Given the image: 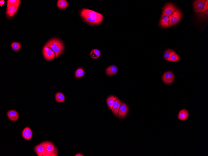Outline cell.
Here are the masks:
<instances>
[{
    "mask_svg": "<svg viewBox=\"0 0 208 156\" xmlns=\"http://www.w3.org/2000/svg\"><path fill=\"white\" fill-rule=\"evenodd\" d=\"M45 46L52 49L55 54L56 58L63 53L64 48L63 42L61 40L56 38L49 40L46 43Z\"/></svg>",
    "mask_w": 208,
    "mask_h": 156,
    "instance_id": "6da1fadb",
    "label": "cell"
},
{
    "mask_svg": "<svg viewBox=\"0 0 208 156\" xmlns=\"http://www.w3.org/2000/svg\"><path fill=\"white\" fill-rule=\"evenodd\" d=\"M44 147L47 151L45 156H58V150L55 145L52 142L46 141L39 144Z\"/></svg>",
    "mask_w": 208,
    "mask_h": 156,
    "instance_id": "7a4b0ae2",
    "label": "cell"
},
{
    "mask_svg": "<svg viewBox=\"0 0 208 156\" xmlns=\"http://www.w3.org/2000/svg\"><path fill=\"white\" fill-rule=\"evenodd\" d=\"M80 16H84L89 17L100 20L102 22L103 17L102 14L92 10L86 9H83L80 12Z\"/></svg>",
    "mask_w": 208,
    "mask_h": 156,
    "instance_id": "3957f363",
    "label": "cell"
},
{
    "mask_svg": "<svg viewBox=\"0 0 208 156\" xmlns=\"http://www.w3.org/2000/svg\"><path fill=\"white\" fill-rule=\"evenodd\" d=\"M182 13L179 9L173 13L169 17V22L168 27L172 26L179 22L182 18Z\"/></svg>",
    "mask_w": 208,
    "mask_h": 156,
    "instance_id": "277c9868",
    "label": "cell"
},
{
    "mask_svg": "<svg viewBox=\"0 0 208 156\" xmlns=\"http://www.w3.org/2000/svg\"><path fill=\"white\" fill-rule=\"evenodd\" d=\"M43 54L45 58L48 61L53 60L56 57L55 54L52 49L45 46L43 49Z\"/></svg>",
    "mask_w": 208,
    "mask_h": 156,
    "instance_id": "5b68a950",
    "label": "cell"
},
{
    "mask_svg": "<svg viewBox=\"0 0 208 156\" xmlns=\"http://www.w3.org/2000/svg\"><path fill=\"white\" fill-rule=\"evenodd\" d=\"M177 9V8L173 4H170V3L167 4L164 8L160 19H162L165 16H167L169 17Z\"/></svg>",
    "mask_w": 208,
    "mask_h": 156,
    "instance_id": "8992f818",
    "label": "cell"
},
{
    "mask_svg": "<svg viewBox=\"0 0 208 156\" xmlns=\"http://www.w3.org/2000/svg\"><path fill=\"white\" fill-rule=\"evenodd\" d=\"M162 79L164 83L166 84L167 85L172 84L174 79V74L171 71H167L163 74Z\"/></svg>",
    "mask_w": 208,
    "mask_h": 156,
    "instance_id": "52a82bcc",
    "label": "cell"
},
{
    "mask_svg": "<svg viewBox=\"0 0 208 156\" xmlns=\"http://www.w3.org/2000/svg\"><path fill=\"white\" fill-rule=\"evenodd\" d=\"M189 112L187 110L183 108L179 112L177 115L178 119L182 121H185L188 119L189 117Z\"/></svg>",
    "mask_w": 208,
    "mask_h": 156,
    "instance_id": "ba28073f",
    "label": "cell"
},
{
    "mask_svg": "<svg viewBox=\"0 0 208 156\" xmlns=\"http://www.w3.org/2000/svg\"><path fill=\"white\" fill-rule=\"evenodd\" d=\"M206 1L199 0L194 1L193 4L194 11L198 13H200L204 7Z\"/></svg>",
    "mask_w": 208,
    "mask_h": 156,
    "instance_id": "9c48e42d",
    "label": "cell"
},
{
    "mask_svg": "<svg viewBox=\"0 0 208 156\" xmlns=\"http://www.w3.org/2000/svg\"><path fill=\"white\" fill-rule=\"evenodd\" d=\"M128 111V107L127 105L123 102L121 103L117 114V116L123 117L126 116Z\"/></svg>",
    "mask_w": 208,
    "mask_h": 156,
    "instance_id": "30bf717a",
    "label": "cell"
},
{
    "mask_svg": "<svg viewBox=\"0 0 208 156\" xmlns=\"http://www.w3.org/2000/svg\"><path fill=\"white\" fill-rule=\"evenodd\" d=\"M22 136L26 140H30L32 136V131L31 129L28 127H25L22 131Z\"/></svg>",
    "mask_w": 208,
    "mask_h": 156,
    "instance_id": "8fae6325",
    "label": "cell"
},
{
    "mask_svg": "<svg viewBox=\"0 0 208 156\" xmlns=\"http://www.w3.org/2000/svg\"><path fill=\"white\" fill-rule=\"evenodd\" d=\"M34 151L38 156H45L47 151L45 148L40 144L35 146Z\"/></svg>",
    "mask_w": 208,
    "mask_h": 156,
    "instance_id": "7c38bea8",
    "label": "cell"
},
{
    "mask_svg": "<svg viewBox=\"0 0 208 156\" xmlns=\"http://www.w3.org/2000/svg\"><path fill=\"white\" fill-rule=\"evenodd\" d=\"M19 7L15 6H10L7 8V15L9 17H13L17 12Z\"/></svg>",
    "mask_w": 208,
    "mask_h": 156,
    "instance_id": "4fadbf2b",
    "label": "cell"
},
{
    "mask_svg": "<svg viewBox=\"0 0 208 156\" xmlns=\"http://www.w3.org/2000/svg\"><path fill=\"white\" fill-rule=\"evenodd\" d=\"M7 115L9 119L13 121H17L19 118V115L18 112L15 110L9 111Z\"/></svg>",
    "mask_w": 208,
    "mask_h": 156,
    "instance_id": "5bb4252c",
    "label": "cell"
},
{
    "mask_svg": "<svg viewBox=\"0 0 208 156\" xmlns=\"http://www.w3.org/2000/svg\"><path fill=\"white\" fill-rule=\"evenodd\" d=\"M83 19L87 23L91 25H97L100 24L102 21L95 19H93L89 17L86 16H81Z\"/></svg>",
    "mask_w": 208,
    "mask_h": 156,
    "instance_id": "9a60e30c",
    "label": "cell"
},
{
    "mask_svg": "<svg viewBox=\"0 0 208 156\" xmlns=\"http://www.w3.org/2000/svg\"><path fill=\"white\" fill-rule=\"evenodd\" d=\"M118 71L117 67L114 65L108 67L106 70V74L108 76H113L115 75Z\"/></svg>",
    "mask_w": 208,
    "mask_h": 156,
    "instance_id": "2e32d148",
    "label": "cell"
},
{
    "mask_svg": "<svg viewBox=\"0 0 208 156\" xmlns=\"http://www.w3.org/2000/svg\"><path fill=\"white\" fill-rule=\"evenodd\" d=\"M121 101L119 99H117L114 102L112 111L114 115H117L119 108L121 105Z\"/></svg>",
    "mask_w": 208,
    "mask_h": 156,
    "instance_id": "e0dca14e",
    "label": "cell"
},
{
    "mask_svg": "<svg viewBox=\"0 0 208 156\" xmlns=\"http://www.w3.org/2000/svg\"><path fill=\"white\" fill-rule=\"evenodd\" d=\"M169 22V17L167 16H164L160 21V26L163 28H167L168 27Z\"/></svg>",
    "mask_w": 208,
    "mask_h": 156,
    "instance_id": "ac0fdd59",
    "label": "cell"
},
{
    "mask_svg": "<svg viewBox=\"0 0 208 156\" xmlns=\"http://www.w3.org/2000/svg\"><path fill=\"white\" fill-rule=\"evenodd\" d=\"M68 3L66 0H58L57 2V6L61 9H64L68 7Z\"/></svg>",
    "mask_w": 208,
    "mask_h": 156,
    "instance_id": "d6986e66",
    "label": "cell"
},
{
    "mask_svg": "<svg viewBox=\"0 0 208 156\" xmlns=\"http://www.w3.org/2000/svg\"><path fill=\"white\" fill-rule=\"evenodd\" d=\"M117 99V98L113 96H109L107 99V103L109 108L110 109H112L114 102Z\"/></svg>",
    "mask_w": 208,
    "mask_h": 156,
    "instance_id": "ffe728a7",
    "label": "cell"
},
{
    "mask_svg": "<svg viewBox=\"0 0 208 156\" xmlns=\"http://www.w3.org/2000/svg\"><path fill=\"white\" fill-rule=\"evenodd\" d=\"M55 99L57 102L58 103L63 102L65 100L64 94L61 92L57 93L55 95Z\"/></svg>",
    "mask_w": 208,
    "mask_h": 156,
    "instance_id": "44dd1931",
    "label": "cell"
},
{
    "mask_svg": "<svg viewBox=\"0 0 208 156\" xmlns=\"http://www.w3.org/2000/svg\"><path fill=\"white\" fill-rule=\"evenodd\" d=\"M101 55L100 50L98 49L93 50L90 53V55L92 58L97 59L99 58Z\"/></svg>",
    "mask_w": 208,
    "mask_h": 156,
    "instance_id": "7402d4cb",
    "label": "cell"
},
{
    "mask_svg": "<svg viewBox=\"0 0 208 156\" xmlns=\"http://www.w3.org/2000/svg\"><path fill=\"white\" fill-rule=\"evenodd\" d=\"M21 4V2L19 0H8L7 7L10 6L19 7Z\"/></svg>",
    "mask_w": 208,
    "mask_h": 156,
    "instance_id": "603a6c76",
    "label": "cell"
},
{
    "mask_svg": "<svg viewBox=\"0 0 208 156\" xmlns=\"http://www.w3.org/2000/svg\"><path fill=\"white\" fill-rule=\"evenodd\" d=\"M172 49H168L167 50L164 52V57L166 60L169 58L173 54L176 53Z\"/></svg>",
    "mask_w": 208,
    "mask_h": 156,
    "instance_id": "cb8c5ba5",
    "label": "cell"
},
{
    "mask_svg": "<svg viewBox=\"0 0 208 156\" xmlns=\"http://www.w3.org/2000/svg\"><path fill=\"white\" fill-rule=\"evenodd\" d=\"M180 60L179 56L176 53L173 54L172 56H171L169 58L166 60L167 61L171 62H178Z\"/></svg>",
    "mask_w": 208,
    "mask_h": 156,
    "instance_id": "d4e9b609",
    "label": "cell"
},
{
    "mask_svg": "<svg viewBox=\"0 0 208 156\" xmlns=\"http://www.w3.org/2000/svg\"><path fill=\"white\" fill-rule=\"evenodd\" d=\"M84 73V71L83 69L81 68H79L76 72V76L77 78H81L83 76Z\"/></svg>",
    "mask_w": 208,
    "mask_h": 156,
    "instance_id": "484cf974",
    "label": "cell"
},
{
    "mask_svg": "<svg viewBox=\"0 0 208 156\" xmlns=\"http://www.w3.org/2000/svg\"><path fill=\"white\" fill-rule=\"evenodd\" d=\"M12 49L15 51H17L21 48V44L18 42H14L12 43L11 45Z\"/></svg>",
    "mask_w": 208,
    "mask_h": 156,
    "instance_id": "4316f807",
    "label": "cell"
},
{
    "mask_svg": "<svg viewBox=\"0 0 208 156\" xmlns=\"http://www.w3.org/2000/svg\"><path fill=\"white\" fill-rule=\"evenodd\" d=\"M208 1H206L203 9L200 12V13H203L208 11Z\"/></svg>",
    "mask_w": 208,
    "mask_h": 156,
    "instance_id": "83f0119b",
    "label": "cell"
},
{
    "mask_svg": "<svg viewBox=\"0 0 208 156\" xmlns=\"http://www.w3.org/2000/svg\"><path fill=\"white\" fill-rule=\"evenodd\" d=\"M5 3V1L4 0H1L0 1V5L2 7V6L4 5Z\"/></svg>",
    "mask_w": 208,
    "mask_h": 156,
    "instance_id": "f1b7e54d",
    "label": "cell"
},
{
    "mask_svg": "<svg viewBox=\"0 0 208 156\" xmlns=\"http://www.w3.org/2000/svg\"><path fill=\"white\" fill-rule=\"evenodd\" d=\"M75 156H84L83 155H82V154L80 153H78V154H76V155H75Z\"/></svg>",
    "mask_w": 208,
    "mask_h": 156,
    "instance_id": "f546056e",
    "label": "cell"
}]
</instances>
